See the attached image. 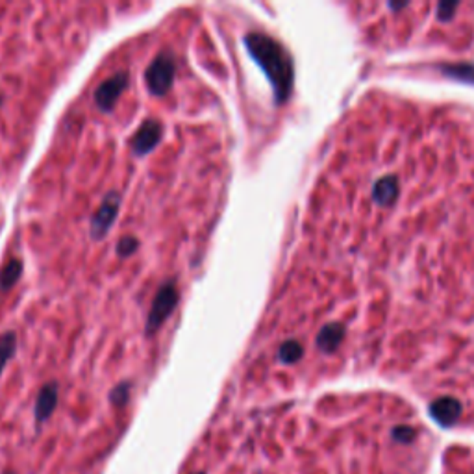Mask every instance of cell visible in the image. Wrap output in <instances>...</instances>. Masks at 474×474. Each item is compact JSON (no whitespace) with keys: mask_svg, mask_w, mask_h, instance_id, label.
<instances>
[{"mask_svg":"<svg viewBox=\"0 0 474 474\" xmlns=\"http://www.w3.org/2000/svg\"><path fill=\"white\" fill-rule=\"evenodd\" d=\"M137 249H139V239H137V237H123L117 245V254L121 256V258H128V256L134 254Z\"/></svg>","mask_w":474,"mask_h":474,"instance_id":"cell-11","label":"cell"},{"mask_svg":"<svg viewBox=\"0 0 474 474\" xmlns=\"http://www.w3.org/2000/svg\"><path fill=\"white\" fill-rule=\"evenodd\" d=\"M21 273H23V265H21V261L19 260L8 261V265L2 267V271H0V291L12 289L13 285H15V282L19 280V276H21Z\"/></svg>","mask_w":474,"mask_h":474,"instance_id":"cell-8","label":"cell"},{"mask_svg":"<svg viewBox=\"0 0 474 474\" xmlns=\"http://www.w3.org/2000/svg\"><path fill=\"white\" fill-rule=\"evenodd\" d=\"M176 72V61L169 52H161L158 58L147 67L145 80L150 93L156 96H163L171 89Z\"/></svg>","mask_w":474,"mask_h":474,"instance_id":"cell-2","label":"cell"},{"mask_svg":"<svg viewBox=\"0 0 474 474\" xmlns=\"http://www.w3.org/2000/svg\"><path fill=\"white\" fill-rule=\"evenodd\" d=\"M178 298H180V293H178V287L174 282H167L160 287V291L156 293V298L152 306H150V313H148L147 319V333L152 336V333L160 328L163 322L167 320V317L174 311L178 304Z\"/></svg>","mask_w":474,"mask_h":474,"instance_id":"cell-3","label":"cell"},{"mask_svg":"<svg viewBox=\"0 0 474 474\" xmlns=\"http://www.w3.org/2000/svg\"><path fill=\"white\" fill-rule=\"evenodd\" d=\"M130 82L128 72L121 71L117 74H113L112 78H107L99 85L95 93L96 106L101 107L102 112H110L115 106V102L118 101V96L125 93L126 85Z\"/></svg>","mask_w":474,"mask_h":474,"instance_id":"cell-4","label":"cell"},{"mask_svg":"<svg viewBox=\"0 0 474 474\" xmlns=\"http://www.w3.org/2000/svg\"><path fill=\"white\" fill-rule=\"evenodd\" d=\"M163 137V126L158 121H147L143 123L141 128L132 137V152L136 156H145L152 152V148L161 141Z\"/></svg>","mask_w":474,"mask_h":474,"instance_id":"cell-6","label":"cell"},{"mask_svg":"<svg viewBox=\"0 0 474 474\" xmlns=\"http://www.w3.org/2000/svg\"><path fill=\"white\" fill-rule=\"evenodd\" d=\"M245 45L254 56L256 61L263 67L267 76L271 78L278 102L284 101L285 96L289 95L291 78H293L291 61L287 54L284 52V48L263 34H249L245 37Z\"/></svg>","mask_w":474,"mask_h":474,"instance_id":"cell-1","label":"cell"},{"mask_svg":"<svg viewBox=\"0 0 474 474\" xmlns=\"http://www.w3.org/2000/svg\"><path fill=\"white\" fill-rule=\"evenodd\" d=\"M112 400L115 404H118V406H121V404H125L126 400H128V385L126 384L117 385V387H115V391L112 393Z\"/></svg>","mask_w":474,"mask_h":474,"instance_id":"cell-12","label":"cell"},{"mask_svg":"<svg viewBox=\"0 0 474 474\" xmlns=\"http://www.w3.org/2000/svg\"><path fill=\"white\" fill-rule=\"evenodd\" d=\"M0 104H2V99H0Z\"/></svg>","mask_w":474,"mask_h":474,"instance_id":"cell-13","label":"cell"},{"mask_svg":"<svg viewBox=\"0 0 474 474\" xmlns=\"http://www.w3.org/2000/svg\"><path fill=\"white\" fill-rule=\"evenodd\" d=\"M118 207H121V195L110 193L99 207V212L91 219V236L96 237V239L106 236L107 230L112 228V225L117 219Z\"/></svg>","mask_w":474,"mask_h":474,"instance_id":"cell-5","label":"cell"},{"mask_svg":"<svg viewBox=\"0 0 474 474\" xmlns=\"http://www.w3.org/2000/svg\"><path fill=\"white\" fill-rule=\"evenodd\" d=\"M302 356H304V347L300 344V341H296V339L285 341L278 350L280 362L289 363V365L300 362V360H302Z\"/></svg>","mask_w":474,"mask_h":474,"instance_id":"cell-9","label":"cell"},{"mask_svg":"<svg viewBox=\"0 0 474 474\" xmlns=\"http://www.w3.org/2000/svg\"><path fill=\"white\" fill-rule=\"evenodd\" d=\"M15 349H17V338H15V333H4V336L0 338V373H2V369H4V365L8 363V360L13 356Z\"/></svg>","mask_w":474,"mask_h":474,"instance_id":"cell-10","label":"cell"},{"mask_svg":"<svg viewBox=\"0 0 474 474\" xmlns=\"http://www.w3.org/2000/svg\"><path fill=\"white\" fill-rule=\"evenodd\" d=\"M56 402H58V385L48 384L45 385L37 397V406H36V417L39 421H45L48 415L52 413V409L56 408Z\"/></svg>","mask_w":474,"mask_h":474,"instance_id":"cell-7","label":"cell"}]
</instances>
